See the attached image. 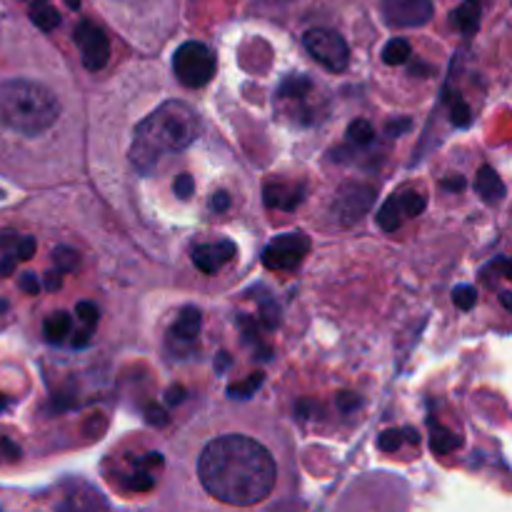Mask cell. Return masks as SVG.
<instances>
[{
    "mask_svg": "<svg viewBox=\"0 0 512 512\" xmlns=\"http://www.w3.org/2000/svg\"><path fill=\"white\" fill-rule=\"evenodd\" d=\"M198 475L215 500L235 508H250L273 493L278 470L273 455L258 440L248 435H223L203 450Z\"/></svg>",
    "mask_w": 512,
    "mask_h": 512,
    "instance_id": "1",
    "label": "cell"
},
{
    "mask_svg": "<svg viewBox=\"0 0 512 512\" xmlns=\"http://www.w3.org/2000/svg\"><path fill=\"white\" fill-rule=\"evenodd\" d=\"M200 115L180 100L163 103L158 110L140 120L130 145V163L140 175H148L170 150H183L200 135Z\"/></svg>",
    "mask_w": 512,
    "mask_h": 512,
    "instance_id": "2",
    "label": "cell"
},
{
    "mask_svg": "<svg viewBox=\"0 0 512 512\" xmlns=\"http://www.w3.org/2000/svg\"><path fill=\"white\" fill-rule=\"evenodd\" d=\"M60 115V103L50 88L35 80L0 83V125L20 135H40Z\"/></svg>",
    "mask_w": 512,
    "mask_h": 512,
    "instance_id": "3",
    "label": "cell"
},
{
    "mask_svg": "<svg viewBox=\"0 0 512 512\" xmlns=\"http://www.w3.org/2000/svg\"><path fill=\"white\" fill-rule=\"evenodd\" d=\"M275 108L295 125H315L325 115V98L308 75H290L275 93Z\"/></svg>",
    "mask_w": 512,
    "mask_h": 512,
    "instance_id": "4",
    "label": "cell"
},
{
    "mask_svg": "<svg viewBox=\"0 0 512 512\" xmlns=\"http://www.w3.org/2000/svg\"><path fill=\"white\" fill-rule=\"evenodd\" d=\"M173 73L178 75L185 88H203L213 80L215 55L210 48L198 40L183 43L173 55Z\"/></svg>",
    "mask_w": 512,
    "mask_h": 512,
    "instance_id": "5",
    "label": "cell"
},
{
    "mask_svg": "<svg viewBox=\"0 0 512 512\" xmlns=\"http://www.w3.org/2000/svg\"><path fill=\"white\" fill-rule=\"evenodd\" d=\"M303 45L323 68L330 73H343L350 65V48L345 38L335 30L328 28H313L303 35Z\"/></svg>",
    "mask_w": 512,
    "mask_h": 512,
    "instance_id": "6",
    "label": "cell"
},
{
    "mask_svg": "<svg viewBox=\"0 0 512 512\" xmlns=\"http://www.w3.org/2000/svg\"><path fill=\"white\" fill-rule=\"evenodd\" d=\"M375 203L373 185L360 183V180H350L338 190L333 200V218L340 225H353L363 220L370 213Z\"/></svg>",
    "mask_w": 512,
    "mask_h": 512,
    "instance_id": "7",
    "label": "cell"
},
{
    "mask_svg": "<svg viewBox=\"0 0 512 512\" xmlns=\"http://www.w3.org/2000/svg\"><path fill=\"white\" fill-rule=\"evenodd\" d=\"M310 250V238L303 233L278 235L263 250V265L270 270H295Z\"/></svg>",
    "mask_w": 512,
    "mask_h": 512,
    "instance_id": "8",
    "label": "cell"
},
{
    "mask_svg": "<svg viewBox=\"0 0 512 512\" xmlns=\"http://www.w3.org/2000/svg\"><path fill=\"white\" fill-rule=\"evenodd\" d=\"M75 43H78L80 55H83V65L95 73V70H103L108 65L110 58V43H108V35L93 23H80L75 28Z\"/></svg>",
    "mask_w": 512,
    "mask_h": 512,
    "instance_id": "9",
    "label": "cell"
},
{
    "mask_svg": "<svg viewBox=\"0 0 512 512\" xmlns=\"http://www.w3.org/2000/svg\"><path fill=\"white\" fill-rule=\"evenodd\" d=\"M383 18L393 28H420L433 18V0H383Z\"/></svg>",
    "mask_w": 512,
    "mask_h": 512,
    "instance_id": "10",
    "label": "cell"
},
{
    "mask_svg": "<svg viewBox=\"0 0 512 512\" xmlns=\"http://www.w3.org/2000/svg\"><path fill=\"white\" fill-rule=\"evenodd\" d=\"M263 200L268 208L293 213L305 200V188L293 180H268L263 188Z\"/></svg>",
    "mask_w": 512,
    "mask_h": 512,
    "instance_id": "11",
    "label": "cell"
},
{
    "mask_svg": "<svg viewBox=\"0 0 512 512\" xmlns=\"http://www.w3.org/2000/svg\"><path fill=\"white\" fill-rule=\"evenodd\" d=\"M193 263L195 268L203 270V273L213 275L223 268L225 263L235 258V245L230 240H220V243H208V245H195L193 248Z\"/></svg>",
    "mask_w": 512,
    "mask_h": 512,
    "instance_id": "12",
    "label": "cell"
},
{
    "mask_svg": "<svg viewBox=\"0 0 512 512\" xmlns=\"http://www.w3.org/2000/svg\"><path fill=\"white\" fill-rule=\"evenodd\" d=\"M475 188H478L480 198H483L485 203H500V200L505 198V183L500 180V175L495 173L493 168H488V165L480 168L478 178H475Z\"/></svg>",
    "mask_w": 512,
    "mask_h": 512,
    "instance_id": "13",
    "label": "cell"
},
{
    "mask_svg": "<svg viewBox=\"0 0 512 512\" xmlns=\"http://www.w3.org/2000/svg\"><path fill=\"white\" fill-rule=\"evenodd\" d=\"M200 320H203V315H200L198 308H185L183 313L178 315V320L173 323V328H170V335H173L175 340L193 343L200 333Z\"/></svg>",
    "mask_w": 512,
    "mask_h": 512,
    "instance_id": "14",
    "label": "cell"
},
{
    "mask_svg": "<svg viewBox=\"0 0 512 512\" xmlns=\"http://www.w3.org/2000/svg\"><path fill=\"white\" fill-rule=\"evenodd\" d=\"M450 23L465 35H473L480 25V3L478 0H465L463 5L455 8V13L450 15Z\"/></svg>",
    "mask_w": 512,
    "mask_h": 512,
    "instance_id": "15",
    "label": "cell"
},
{
    "mask_svg": "<svg viewBox=\"0 0 512 512\" xmlns=\"http://www.w3.org/2000/svg\"><path fill=\"white\" fill-rule=\"evenodd\" d=\"M30 20H33L43 33H50V30H55L60 25V13L48 3V0H33Z\"/></svg>",
    "mask_w": 512,
    "mask_h": 512,
    "instance_id": "16",
    "label": "cell"
},
{
    "mask_svg": "<svg viewBox=\"0 0 512 512\" xmlns=\"http://www.w3.org/2000/svg\"><path fill=\"white\" fill-rule=\"evenodd\" d=\"M70 328H73V318H70L68 313H63V310H58V313L48 315L45 318V338L50 340V343H63L65 335L70 333Z\"/></svg>",
    "mask_w": 512,
    "mask_h": 512,
    "instance_id": "17",
    "label": "cell"
},
{
    "mask_svg": "<svg viewBox=\"0 0 512 512\" xmlns=\"http://www.w3.org/2000/svg\"><path fill=\"white\" fill-rule=\"evenodd\" d=\"M395 203H398L400 213L405 215V218H415V215H420L425 210V195L418 193V190H400L398 195H395Z\"/></svg>",
    "mask_w": 512,
    "mask_h": 512,
    "instance_id": "18",
    "label": "cell"
},
{
    "mask_svg": "<svg viewBox=\"0 0 512 512\" xmlns=\"http://www.w3.org/2000/svg\"><path fill=\"white\" fill-rule=\"evenodd\" d=\"M403 220H405V215L400 213V208H398V203H395V198L385 200L383 208L378 210V225L385 230V233H395V230H398L400 225H403Z\"/></svg>",
    "mask_w": 512,
    "mask_h": 512,
    "instance_id": "19",
    "label": "cell"
},
{
    "mask_svg": "<svg viewBox=\"0 0 512 512\" xmlns=\"http://www.w3.org/2000/svg\"><path fill=\"white\" fill-rule=\"evenodd\" d=\"M263 380H265V375H263V373L250 375V378H248V380H243V383L230 385V388H228V395H230V398H235V400H248V398H253V395L258 393L260 385H263Z\"/></svg>",
    "mask_w": 512,
    "mask_h": 512,
    "instance_id": "20",
    "label": "cell"
},
{
    "mask_svg": "<svg viewBox=\"0 0 512 512\" xmlns=\"http://www.w3.org/2000/svg\"><path fill=\"white\" fill-rule=\"evenodd\" d=\"M410 58V45L405 38H393L383 50V60L388 65H403Z\"/></svg>",
    "mask_w": 512,
    "mask_h": 512,
    "instance_id": "21",
    "label": "cell"
},
{
    "mask_svg": "<svg viewBox=\"0 0 512 512\" xmlns=\"http://www.w3.org/2000/svg\"><path fill=\"white\" fill-rule=\"evenodd\" d=\"M460 443H463V440H460L458 435L450 433L448 428H440V425H433V438H430V445H433L435 453H450V450L458 448Z\"/></svg>",
    "mask_w": 512,
    "mask_h": 512,
    "instance_id": "22",
    "label": "cell"
},
{
    "mask_svg": "<svg viewBox=\"0 0 512 512\" xmlns=\"http://www.w3.org/2000/svg\"><path fill=\"white\" fill-rule=\"evenodd\" d=\"M373 138H375V130H373V125H370L365 118H358V120H353V123H350L348 140L353 145H360V148H363V145L373 143Z\"/></svg>",
    "mask_w": 512,
    "mask_h": 512,
    "instance_id": "23",
    "label": "cell"
},
{
    "mask_svg": "<svg viewBox=\"0 0 512 512\" xmlns=\"http://www.w3.org/2000/svg\"><path fill=\"white\" fill-rule=\"evenodd\" d=\"M53 260H55V268H58L60 273H73V270L78 268V263H80L78 253H75V250H70V248L55 250Z\"/></svg>",
    "mask_w": 512,
    "mask_h": 512,
    "instance_id": "24",
    "label": "cell"
},
{
    "mask_svg": "<svg viewBox=\"0 0 512 512\" xmlns=\"http://www.w3.org/2000/svg\"><path fill=\"white\" fill-rule=\"evenodd\" d=\"M405 443V430H385L383 435L378 438V448L383 450V453H398L400 445Z\"/></svg>",
    "mask_w": 512,
    "mask_h": 512,
    "instance_id": "25",
    "label": "cell"
},
{
    "mask_svg": "<svg viewBox=\"0 0 512 512\" xmlns=\"http://www.w3.org/2000/svg\"><path fill=\"white\" fill-rule=\"evenodd\" d=\"M453 300L460 310H473L475 303H478V290L473 285H458L453 290Z\"/></svg>",
    "mask_w": 512,
    "mask_h": 512,
    "instance_id": "26",
    "label": "cell"
},
{
    "mask_svg": "<svg viewBox=\"0 0 512 512\" xmlns=\"http://www.w3.org/2000/svg\"><path fill=\"white\" fill-rule=\"evenodd\" d=\"M450 118H453V123L458 125V128H468L470 120H473V113H470V108L465 100L455 98L453 108H450Z\"/></svg>",
    "mask_w": 512,
    "mask_h": 512,
    "instance_id": "27",
    "label": "cell"
},
{
    "mask_svg": "<svg viewBox=\"0 0 512 512\" xmlns=\"http://www.w3.org/2000/svg\"><path fill=\"white\" fill-rule=\"evenodd\" d=\"M173 190H175V195H178L180 200H190V198H193V190H195V180H193V175L180 173L178 178H175Z\"/></svg>",
    "mask_w": 512,
    "mask_h": 512,
    "instance_id": "28",
    "label": "cell"
},
{
    "mask_svg": "<svg viewBox=\"0 0 512 512\" xmlns=\"http://www.w3.org/2000/svg\"><path fill=\"white\" fill-rule=\"evenodd\" d=\"M75 313H78V318L83 320L88 328H95V323H98V308H95L93 303H88V300H80V303L75 305Z\"/></svg>",
    "mask_w": 512,
    "mask_h": 512,
    "instance_id": "29",
    "label": "cell"
},
{
    "mask_svg": "<svg viewBox=\"0 0 512 512\" xmlns=\"http://www.w3.org/2000/svg\"><path fill=\"white\" fill-rule=\"evenodd\" d=\"M260 318H263L265 328H278V325H280V308L268 300V303L260 305Z\"/></svg>",
    "mask_w": 512,
    "mask_h": 512,
    "instance_id": "30",
    "label": "cell"
},
{
    "mask_svg": "<svg viewBox=\"0 0 512 512\" xmlns=\"http://www.w3.org/2000/svg\"><path fill=\"white\" fill-rule=\"evenodd\" d=\"M13 253H15V260H30V258H33V255H35V238H30V235H25V238H18Z\"/></svg>",
    "mask_w": 512,
    "mask_h": 512,
    "instance_id": "31",
    "label": "cell"
},
{
    "mask_svg": "<svg viewBox=\"0 0 512 512\" xmlns=\"http://www.w3.org/2000/svg\"><path fill=\"white\" fill-rule=\"evenodd\" d=\"M360 405H363V400H360L355 393H340L338 395L340 413H355V410H358Z\"/></svg>",
    "mask_w": 512,
    "mask_h": 512,
    "instance_id": "32",
    "label": "cell"
},
{
    "mask_svg": "<svg viewBox=\"0 0 512 512\" xmlns=\"http://www.w3.org/2000/svg\"><path fill=\"white\" fill-rule=\"evenodd\" d=\"M20 290L28 295H38L40 293V280L35 278V273H23L20 275Z\"/></svg>",
    "mask_w": 512,
    "mask_h": 512,
    "instance_id": "33",
    "label": "cell"
},
{
    "mask_svg": "<svg viewBox=\"0 0 512 512\" xmlns=\"http://www.w3.org/2000/svg\"><path fill=\"white\" fill-rule=\"evenodd\" d=\"M228 205H230V195L223 193V190L210 198V210H213V213H225V210H228Z\"/></svg>",
    "mask_w": 512,
    "mask_h": 512,
    "instance_id": "34",
    "label": "cell"
},
{
    "mask_svg": "<svg viewBox=\"0 0 512 512\" xmlns=\"http://www.w3.org/2000/svg\"><path fill=\"white\" fill-rule=\"evenodd\" d=\"M153 483H155V480L150 478V475L145 473V470H140V473L133 475V488L140 490V493H145V490L153 488Z\"/></svg>",
    "mask_w": 512,
    "mask_h": 512,
    "instance_id": "35",
    "label": "cell"
},
{
    "mask_svg": "<svg viewBox=\"0 0 512 512\" xmlns=\"http://www.w3.org/2000/svg\"><path fill=\"white\" fill-rule=\"evenodd\" d=\"M15 255L13 253H5L3 260H0V278H10L15 273Z\"/></svg>",
    "mask_w": 512,
    "mask_h": 512,
    "instance_id": "36",
    "label": "cell"
},
{
    "mask_svg": "<svg viewBox=\"0 0 512 512\" xmlns=\"http://www.w3.org/2000/svg\"><path fill=\"white\" fill-rule=\"evenodd\" d=\"M165 400H168V405H180L185 400V388L183 385H173V388H168V393H165Z\"/></svg>",
    "mask_w": 512,
    "mask_h": 512,
    "instance_id": "37",
    "label": "cell"
},
{
    "mask_svg": "<svg viewBox=\"0 0 512 512\" xmlns=\"http://www.w3.org/2000/svg\"><path fill=\"white\" fill-rule=\"evenodd\" d=\"M90 338H93V328L85 325L83 330H78V333L73 335V348H85V345L90 343Z\"/></svg>",
    "mask_w": 512,
    "mask_h": 512,
    "instance_id": "38",
    "label": "cell"
},
{
    "mask_svg": "<svg viewBox=\"0 0 512 512\" xmlns=\"http://www.w3.org/2000/svg\"><path fill=\"white\" fill-rule=\"evenodd\" d=\"M148 423L165 425V423H168V413H163V408H158V405H150V408H148Z\"/></svg>",
    "mask_w": 512,
    "mask_h": 512,
    "instance_id": "39",
    "label": "cell"
},
{
    "mask_svg": "<svg viewBox=\"0 0 512 512\" xmlns=\"http://www.w3.org/2000/svg\"><path fill=\"white\" fill-rule=\"evenodd\" d=\"M0 448L5 450V458H8V460H18L20 458V448L15 443H10L8 438L0 440Z\"/></svg>",
    "mask_w": 512,
    "mask_h": 512,
    "instance_id": "40",
    "label": "cell"
},
{
    "mask_svg": "<svg viewBox=\"0 0 512 512\" xmlns=\"http://www.w3.org/2000/svg\"><path fill=\"white\" fill-rule=\"evenodd\" d=\"M60 270L55 268V270H50L48 275H45V288L48 290H60V283H63V280H60Z\"/></svg>",
    "mask_w": 512,
    "mask_h": 512,
    "instance_id": "41",
    "label": "cell"
},
{
    "mask_svg": "<svg viewBox=\"0 0 512 512\" xmlns=\"http://www.w3.org/2000/svg\"><path fill=\"white\" fill-rule=\"evenodd\" d=\"M443 188H445V190H463V188H465V178H460V175H455L453 180H445Z\"/></svg>",
    "mask_w": 512,
    "mask_h": 512,
    "instance_id": "42",
    "label": "cell"
},
{
    "mask_svg": "<svg viewBox=\"0 0 512 512\" xmlns=\"http://www.w3.org/2000/svg\"><path fill=\"white\" fill-rule=\"evenodd\" d=\"M410 123L408 120H400V123H388V133L390 135H403L400 130H408Z\"/></svg>",
    "mask_w": 512,
    "mask_h": 512,
    "instance_id": "43",
    "label": "cell"
},
{
    "mask_svg": "<svg viewBox=\"0 0 512 512\" xmlns=\"http://www.w3.org/2000/svg\"><path fill=\"white\" fill-rule=\"evenodd\" d=\"M500 300H503L505 310H508V313H512V300H510V290H503V293H500Z\"/></svg>",
    "mask_w": 512,
    "mask_h": 512,
    "instance_id": "44",
    "label": "cell"
},
{
    "mask_svg": "<svg viewBox=\"0 0 512 512\" xmlns=\"http://www.w3.org/2000/svg\"><path fill=\"white\" fill-rule=\"evenodd\" d=\"M228 363H230V360H228V355H225V353H220V355H218V370H220V373H223V370L228 368Z\"/></svg>",
    "mask_w": 512,
    "mask_h": 512,
    "instance_id": "45",
    "label": "cell"
},
{
    "mask_svg": "<svg viewBox=\"0 0 512 512\" xmlns=\"http://www.w3.org/2000/svg\"><path fill=\"white\" fill-rule=\"evenodd\" d=\"M65 3H68V8H73V10L80 8V0H65Z\"/></svg>",
    "mask_w": 512,
    "mask_h": 512,
    "instance_id": "46",
    "label": "cell"
},
{
    "mask_svg": "<svg viewBox=\"0 0 512 512\" xmlns=\"http://www.w3.org/2000/svg\"><path fill=\"white\" fill-rule=\"evenodd\" d=\"M5 408H8V400H5V398H3V395H0V413H3V410H5Z\"/></svg>",
    "mask_w": 512,
    "mask_h": 512,
    "instance_id": "47",
    "label": "cell"
}]
</instances>
